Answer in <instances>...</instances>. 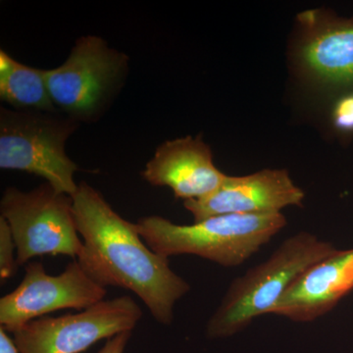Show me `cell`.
Wrapping results in <instances>:
<instances>
[{"label": "cell", "mask_w": 353, "mask_h": 353, "mask_svg": "<svg viewBox=\"0 0 353 353\" xmlns=\"http://www.w3.org/2000/svg\"><path fill=\"white\" fill-rule=\"evenodd\" d=\"M72 199L83 240L77 259L83 268L102 287L134 292L153 319L171 325L174 306L190 292L189 283L172 270L169 259L148 248L134 223L118 214L99 190L81 182Z\"/></svg>", "instance_id": "obj_1"}, {"label": "cell", "mask_w": 353, "mask_h": 353, "mask_svg": "<svg viewBox=\"0 0 353 353\" xmlns=\"http://www.w3.org/2000/svg\"><path fill=\"white\" fill-rule=\"evenodd\" d=\"M285 225L281 212L218 215L192 225L152 215L134 223L148 248L162 256L196 255L225 267L243 264Z\"/></svg>", "instance_id": "obj_2"}, {"label": "cell", "mask_w": 353, "mask_h": 353, "mask_svg": "<svg viewBox=\"0 0 353 353\" xmlns=\"http://www.w3.org/2000/svg\"><path fill=\"white\" fill-rule=\"evenodd\" d=\"M338 250L332 243L307 232L290 236L264 263L232 282L206 325L208 338L234 336L254 318L270 314L304 272Z\"/></svg>", "instance_id": "obj_3"}, {"label": "cell", "mask_w": 353, "mask_h": 353, "mask_svg": "<svg viewBox=\"0 0 353 353\" xmlns=\"http://www.w3.org/2000/svg\"><path fill=\"white\" fill-rule=\"evenodd\" d=\"M129 71V57L97 36L77 39L68 58L46 70L51 101L70 119L95 122L119 94Z\"/></svg>", "instance_id": "obj_4"}, {"label": "cell", "mask_w": 353, "mask_h": 353, "mask_svg": "<svg viewBox=\"0 0 353 353\" xmlns=\"http://www.w3.org/2000/svg\"><path fill=\"white\" fill-rule=\"evenodd\" d=\"M78 126L60 113L0 108V168L34 174L60 194L73 196L79 167L65 145Z\"/></svg>", "instance_id": "obj_5"}, {"label": "cell", "mask_w": 353, "mask_h": 353, "mask_svg": "<svg viewBox=\"0 0 353 353\" xmlns=\"http://www.w3.org/2000/svg\"><path fill=\"white\" fill-rule=\"evenodd\" d=\"M17 248L18 266L41 255L78 259L83 243L79 236L72 196L44 183L30 192L7 188L0 201Z\"/></svg>", "instance_id": "obj_6"}, {"label": "cell", "mask_w": 353, "mask_h": 353, "mask_svg": "<svg viewBox=\"0 0 353 353\" xmlns=\"http://www.w3.org/2000/svg\"><path fill=\"white\" fill-rule=\"evenodd\" d=\"M143 317L132 297H116L59 317H41L16 330L20 353H82L101 340L132 333Z\"/></svg>", "instance_id": "obj_7"}, {"label": "cell", "mask_w": 353, "mask_h": 353, "mask_svg": "<svg viewBox=\"0 0 353 353\" xmlns=\"http://www.w3.org/2000/svg\"><path fill=\"white\" fill-rule=\"evenodd\" d=\"M106 294V288L95 282L77 259L57 276L48 275L41 262H29L20 285L0 299V328L11 334L55 311L85 310L103 301Z\"/></svg>", "instance_id": "obj_8"}, {"label": "cell", "mask_w": 353, "mask_h": 353, "mask_svg": "<svg viewBox=\"0 0 353 353\" xmlns=\"http://www.w3.org/2000/svg\"><path fill=\"white\" fill-rule=\"evenodd\" d=\"M303 190L285 169H265L248 176H227L208 196L183 201L194 222L226 214L281 212L288 206H303Z\"/></svg>", "instance_id": "obj_9"}, {"label": "cell", "mask_w": 353, "mask_h": 353, "mask_svg": "<svg viewBox=\"0 0 353 353\" xmlns=\"http://www.w3.org/2000/svg\"><path fill=\"white\" fill-rule=\"evenodd\" d=\"M296 59L306 75L325 85L353 92V18L310 10L297 17Z\"/></svg>", "instance_id": "obj_10"}, {"label": "cell", "mask_w": 353, "mask_h": 353, "mask_svg": "<svg viewBox=\"0 0 353 353\" xmlns=\"http://www.w3.org/2000/svg\"><path fill=\"white\" fill-rule=\"evenodd\" d=\"M141 176L154 187H167L183 201L215 192L227 175L213 162L212 152L201 137L168 141L157 148Z\"/></svg>", "instance_id": "obj_11"}, {"label": "cell", "mask_w": 353, "mask_h": 353, "mask_svg": "<svg viewBox=\"0 0 353 353\" xmlns=\"http://www.w3.org/2000/svg\"><path fill=\"white\" fill-rule=\"evenodd\" d=\"M353 290V248L338 250L307 269L272 309L270 314L310 322L326 314Z\"/></svg>", "instance_id": "obj_12"}, {"label": "cell", "mask_w": 353, "mask_h": 353, "mask_svg": "<svg viewBox=\"0 0 353 353\" xmlns=\"http://www.w3.org/2000/svg\"><path fill=\"white\" fill-rule=\"evenodd\" d=\"M0 99L16 110L59 113L51 101L46 70L18 62L0 51Z\"/></svg>", "instance_id": "obj_13"}, {"label": "cell", "mask_w": 353, "mask_h": 353, "mask_svg": "<svg viewBox=\"0 0 353 353\" xmlns=\"http://www.w3.org/2000/svg\"><path fill=\"white\" fill-rule=\"evenodd\" d=\"M17 248L10 228L6 219L0 217V280L1 284L13 277L17 269Z\"/></svg>", "instance_id": "obj_14"}, {"label": "cell", "mask_w": 353, "mask_h": 353, "mask_svg": "<svg viewBox=\"0 0 353 353\" xmlns=\"http://www.w3.org/2000/svg\"><path fill=\"white\" fill-rule=\"evenodd\" d=\"M336 130L343 132H353V92L343 94L336 102L333 112Z\"/></svg>", "instance_id": "obj_15"}, {"label": "cell", "mask_w": 353, "mask_h": 353, "mask_svg": "<svg viewBox=\"0 0 353 353\" xmlns=\"http://www.w3.org/2000/svg\"><path fill=\"white\" fill-rule=\"evenodd\" d=\"M132 333H122L109 339L99 353H124Z\"/></svg>", "instance_id": "obj_16"}, {"label": "cell", "mask_w": 353, "mask_h": 353, "mask_svg": "<svg viewBox=\"0 0 353 353\" xmlns=\"http://www.w3.org/2000/svg\"><path fill=\"white\" fill-rule=\"evenodd\" d=\"M0 353H20L13 338L3 328H0Z\"/></svg>", "instance_id": "obj_17"}]
</instances>
